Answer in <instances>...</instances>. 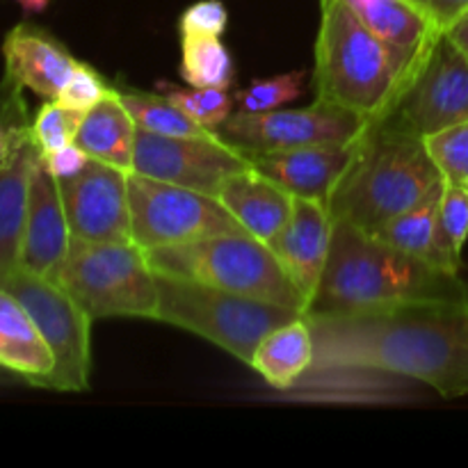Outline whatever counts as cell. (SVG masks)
Returning <instances> with one entry per match:
<instances>
[{"mask_svg": "<svg viewBox=\"0 0 468 468\" xmlns=\"http://www.w3.org/2000/svg\"><path fill=\"white\" fill-rule=\"evenodd\" d=\"M443 181L423 137L379 119L359 137L355 163L327 206L334 222L375 236Z\"/></svg>", "mask_w": 468, "mask_h": 468, "instance_id": "277c9868", "label": "cell"}, {"mask_svg": "<svg viewBox=\"0 0 468 468\" xmlns=\"http://www.w3.org/2000/svg\"><path fill=\"white\" fill-rule=\"evenodd\" d=\"M218 199L240 224L242 231L270 242L286 227L295 197L256 169H250L229 178Z\"/></svg>", "mask_w": 468, "mask_h": 468, "instance_id": "ffe728a7", "label": "cell"}, {"mask_svg": "<svg viewBox=\"0 0 468 468\" xmlns=\"http://www.w3.org/2000/svg\"><path fill=\"white\" fill-rule=\"evenodd\" d=\"M466 186H468V181H466Z\"/></svg>", "mask_w": 468, "mask_h": 468, "instance_id": "f35d334b", "label": "cell"}, {"mask_svg": "<svg viewBox=\"0 0 468 468\" xmlns=\"http://www.w3.org/2000/svg\"><path fill=\"white\" fill-rule=\"evenodd\" d=\"M181 78L190 87L229 90L236 78L233 58L219 37L181 35Z\"/></svg>", "mask_w": 468, "mask_h": 468, "instance_id": "d4e9b609", "label": "cell"}, {"mask_svg": "<svg viewBox=\"0 0 468 468\" xmlns=\"http://www.w3.org/2000/svg\"><path fill=\"white\" fill-rule=\"evenodd\" d=\"M55 283L64 288L91 320H158V274L135 242H87L73 238Z\"/></svg>", "mask_w": 468, "mask_h": 468, "instance_id": "8992f818", "label": "cell"}, {"mask_svg": "<svg viewBox=\"0 0 468 468\" xmlns=\"http://www.w3.org/2000/svg\"><path fill=\"white\" fill-rule=\"evenodd\" d=\"M334 236V218L329 206L320 199L295 197L286 227L268 242L297 291L311 302L327 265ZM309 309V306H306Z\"/></svg>", "mask_w": 468, "mask_h": 468, "instance_id": "5bb4252c", "label": "cell"}, {"mask_svg": "<svg viewBox=\"0 0 468 468\" xmlns=\"http://www.w3.org/2000/svg\"><path fill=\"white\" fill-rule=\"evenodd\" d=\"M155 274L187 279L306 314V297L283 272L268 242L250 233H219L146 251Z\"/></svg>", "mask_w": 468, "mask_h": 468, "instance_id": "5b68a950", "label": "cell"}, {"mask_svg": "<svg viewBox=\"0 0 468 468\" xmlns=\"http://www.w3.org/2000/svg\"><path fill=\"white\" fill-rule=\"evenodd\" d=\"M155 91L163 94L169 103L176 105L183 114L192 122L201 123L204 128L218 131L229 117L236 105L233 96L227 90H210V87H178L169 80L155 82Z\"/></svg>", "mask_w": 468, "mask_h": 468, "instance_id": "83f0119b", "label": "cell"}, {"mask_svg": "<svg viewBox=\"0 0 468 468\" xmlns=\"http://www.w3.org/2000/svg\"><path fill=\"white\" fill-rule=\"evenodd\" d=\"M318 368L373 370L468 396V300L356 314H304Z\"/></svg>", "mask_w": 468, "mask_h": 468, "instance_id": "6da1fadb", "label": "cell"}, {"mask_svg": "<svg viewBox=\"0 0 468 468\" xmlns=\"http://www.w3.org/2000/svg\"><path fill=\"white\" fill-rule=\"evenodd\" d=\"M0 286L26 306L53 350L55 373L48 388L87 391L91 368V315L59 283L23 268L0 279Z\"/></svg>", "mask_w": 468, "mask_h": 468, "instance_id": "9c48e42d", "label": "cell"}, {"mask_svg": "<svg viewBox=\"0 0 468 468\" xmlns=\"http://www.w3.org/2000/svg\"><path fill=\"white\" fill-rule=\"evenodd\" d=\"M254 169L250 155L222 135L169 137L137 128L133 172L218 197L231 176Z\"/></svg>", "mask_w": 468, "mask_h": 468, "instance_id": "8fae6325", "label": "cell"}, {"mask_svg": "<svg viewBox=\"0 0 468 468\" xmlns=\"http://www.w3.org/2000/svg\"><path fill=\"white\" fill-rule=\"evenodd\" d=\"M468 300L457 272L402 254L347 222H334L323 279L306 314H356Z\"/></svg>", "mask_w": 468, "mask_h": 468, "instance_id": "7a4b0ae2", "label": "cell"}, {"mask_svg": "<svg viewBox=\"0 0 468 468\" xmlns=\"http://www.w3.org/2000/svg\"><path fill=\"white\" fill-rule=\"evenodd\" d=\"M128 174L91 158L78 176L58 181L73 238L87 242L133 240Z\"/></svg>", "mask_w": 468, "mask_h": 468, "instance_id": "4fadbf2b", "label": "cell"}, {"mask_svg": "<svg viewBox=\"0 0 468 468\" xmlns=\"http://www.w3.org/2000/svg\"><path fill=\"white\" fill-rule=\"evenodd\" d=\"M347 5L379 39L419 58L441 35L414 0H347Z\"/></svg>", "mask_w": 468, "mask_h": 468, "instance_id": "603a6c76", "label": "cell"}, {"mask_svg": "<svg viewBox=\"0 0 468 468\" xmlns=\"http://www.w3.org/2000/svg\"><path fill=\"white\" fill-rule=\"evenodd\" d=\"M5 375H9V373H7V370L0 368V382H3V379H5Z\"/></svg>", "mask_w": 468, "mask_h": 468, "instance_id": "74e56055", "label": "cell"}, {"mask_svg": "<svg viewBox=\"0 0 468 468\" xmlns=\"http://www.w3.org/2000/svg\"><path fill=\"white\" fill-rule=\"evenodd\" d=\"M119 99L126 105L131 112L133 122L142 131L155 133V135H169V137H213L218 131L204 128L201 123L192 122L187 114L174 103H169L163 94H146V91H126L117 90Z\"/></svg>", "mask_w": 468, "mask_h": 468, "instance_id": "484cf974", "label": "cell"}, {"mask_svg": "<svg viewBox=\"0 0 468 468\" xmlns=\"http://www.w3.org/2000/svg\"><path fill=\"white\" fill-rule=\"evenodd\" d=\"M387 122L419 137L468 122V55L446 32L437 37Z\"/></svg>", "mask_w": 468, "mask_h": 468, "instance_id": "7c38bea8", "label": "cell"}, {"mask_svg": "<svg viewBox=\"0 0 468 468\" xmlns=\"http://www.w3.org/2000/svg\"><path fill=\"white\" fill-rule=\"evenodd\" d=\"M91 155L87 154L82 146H78L76 142L73 144L62 146L58 151H50V154L41 155V165H44L46 172L50 174L58 181H67V178L78 176L82 169L90 165Z\"/></svg>", "mask_w": 468, "mask_h": 468, "instance_id": "836d02e7", "label": "cell"}, {"mask_svg": "<svg viewBox=\"0 0 468 468\" xmlns=\"http://www.w3.org/2000/svg\"><path fill=\"white\" fill-rule=\"evenodd\" d=\"M306 69H297V71L279 73L272 78H256L251 80L245 90H238L233 94L238 110L242 112H270V110H279L282 105L297 101L306 90Z\"/></svg>", "mask_w": 468, "mask_h": 468, "instance_id": "f1b7e54d", "label": "cell"}, {"mask_svg": "<svg viewBox=\"0 0 468 468\" xmlns=\"http://www.w3.org/2000/svg\"><path fill=\"white\" fill-rule=\"evenodd\" d=\"M131 238L144 251L219 233H245L218 197L128 174Z\"/></svg>", "mask_w": 468, "mask_h": 468, "instance_id": "ba28073f", "label": "cell"}, {"mask_svg": "<svg viewBox=\"0 0 468 468\" xmlns=\"http://www.w3.org/2000/svg\"><path fill=\"white\" fill-rule=\"evenodd\" d=\"M414 3L428 14L439 32H446L451 23L468 12V0H414Z\"/></svg>", "mask_w": 468, "mask_h": 468, "instance_id": "e575fe53", "label": "cell"}, {"mask_svg": "<svg viewBox=\"0 0 468 468\" xmlns=\"http://www.w3.org/2000/svg\"><path fill=\"white\" fill-rule=\"evenodd\" d=\"M112 91L114 87L108 85L94 67H90L85 62H78V67L73 69L67 85L62 87V91H59V96L55 101H59V103L69 105L73 110H80V112H87L99 101L112 94Z\"/></svg>", "mask_w": 468, "mask_h": 468, "instance_id": "1f68e13d", "label": "cell"}, {"mask_svg": "<svg viewBox=\"0 0 468 468\" xmlns=\"http://www.w3.org/2000/svg\"><path fill=\"white\" fill-rule=\"evenodd\" d=\"M229 26V9L222 0H199L190 5L178 18L181 35L222 37Z\"/></svg>", "mask_w": 468, "mask_h": 468, "instance_id": "d6a6232c", "label": "cell"}, {"mask_svg": "<svg viewBox=\"0 0 468 468\" xmlns=\"http://www.w3.org/2000/svg\"><path fill=\"white\" fill-rule=\"evenodd\" d=\"M315 338L306 315L272 329L251 355L250 366L279 391L295 387L314 368Z\"/></svg>", "mask_w": 468, "mask_h": 468, "instance_id": "44dd1931", "label": "cell"}, {"mask_svg": "<svg viewBox=\"0 0 468 468\" xmlns=\"http://www.w3.org/2000/svg\"><path fill=\"white\" fill-rule=\"evenodd\" d=\"M5 85L30 90L46 101H55L78 67L67 46L44 27L18 23L3 41Z\"/></svg>", "mask_w": 468, "mask_h": 468, "instance_id": "ac0fdd59", "label": "cell"}, {"mask_svg": "<svg viewBox=\"0 0 468 468\" xmlns=\"http://www.w3.org/2000/svg\"><path fill=\"white\" fill-rule=\"evenodd\" d=\"M425 146L437 163L443 181H468V122L455 123V126L425 137Z\"/></svg>", "mask_w": 468, "mask_h": 468, "instance_id": "4dcf8cb0", "label": "cell"}, {"mask_svg": "<svg viewBox=\"0 0 468 468\" xmlns=\"http://www.w3.org/2000/svg\"><path fill=\"white\" fill-rule=\"evenodd\" d=\"M158 323L197 334L245 364L272 329L304 315L288 306L165 274H158Z\"/></svg>", "mask_w": 468, "mask_h": 468, "instance_id": "52a82bcc", "label": "cell"}, {"mask_svg": "<svg viewBox=\"0 0 468 468\" xmlns=\"http://www.w3.org/2000/svg\"><path fill=\"white\" fill-rule=\"evenodd\" d=\"M41 154L26 114L14 119L9 144L0 155V279L18 268L23 229H26L30 181Z\"/></svg>", "mask_w": 468, "mask_h": 468, "instance_id": "e0dca14e", "label": "cell"}, {"mask_svg": "<svg viewBox=\"0 0 468 468\" xmlns=\"http://www.w3.org/2000/svg\"><path fill=\"white\" fill-rule=\"evenodd\" d=\"M370 122L341 105L315 99L311 108L242 112L218 128L219 135L245 154L302 149V146L350 144L364 135Z\"/></svg>", "mask_w": 468, "mask_h": 468, "instance_id": "30bf717a", "label": "cell"}, {"mask_svg": "<svg viewBox=\"0 0 468 468\" xmlns=\"http://www.w3.org/2000/svg\"><path fill=\"white\" fill-rule=\"evenodd\" d=\"M85 112L73 110L59 101H48L37 110L35 119L30 122L32 140H35L39 154H50L62 146L73 144L80 128Z\"/></svg>", "mask_w": 468, "mask_h": 468, "instance_id": "f546056e", "label": "cell"}, {"mask_svg": "<svg viewBox=\"0 0 468 468\" xmlns=\"http://www.w3.org/2000/svg\"><path fill=\"white\" fill-rule=\"evenodd\" d=\"M14 3L21 5V9L26 14H39L48 7L50 0H14Z\"/></svg>", "mask_w": 468, "mask_h": 468, "instance_id": "8d00e7d4", "label": "cell"}, {"mask_svg": "<svg viewBox=\"0 0 468 468\" xmlns=\"http://www.w3.org/2000/svg\"><path fill=\"white\" fill-rule=\"evenodd\" d=\"M446 35L451 37V41L457 48H462L468 55V12L462 14L455 23L446 27Z\"/></svg>", "mask_w": 468, "mask_h": 468, "instance_id": "d590c367", "label": "cell"}, {"mask_svg": "<svg viewBox=\"0 0 468 468\" xmlns=\"http://www.w3.org/2000/svg\"><path fill=\"white\" fill-rule=\"evenodd\" d=\"M71 227L58 178L50 176L39 163L30 181L18 268L55 282L71 250Z\"/></svg>", "mask_w": 468, "mask_h": 468, "instance_id": "9a60e30c", "label": "cell"}, {"mask_svg": "<svg viewBox=\"0 0 468 468\" xmlns=\"http://www.w3.org/2000/svg\"><path fill=\"white\" fill-rule=\"evenodd\" d=\"M320 30L315 39V94L368 119L387 117L425 55H411L379 39L347 5L320 0ZM430 50V48H428Z\"/></svg>", "mask_w": 468, "mask_h": 468, "instance_id": "3957f363", "label": "cell"}, {"mask_svg": "<svg viewBox=\"0 0 468 468\" xmlns=\"http://www.w3.org/2000/svg\"><path fill=\"white\" fill-rule=\"evenodd\" d=\"M356 151H359V140L350 144L302 146V149L263 151V154L247 155L256 172L282 186L292 197L320 199L327 204L350 165L355 163Z\"/></svg>", "mask_w": 468, "mask_h": 468, "instance_id": "2e32d148", "label": "cell"}, {"mask_svg": "<svg viewBox=\"0 0 468 468\" xmlns=\"http://www.w3.org/2000/svg\"><path fill=\"white\" fill-rule=\"evenodd\" d=\"M137 126L131 112L119 99V91L105 96L103 101L87 110L78 128L76 144L82 146L94 160L105 165L133 172V155H135Z\"/></svg>", "mask_w": 468, "mask_h": 468, "instance_id": "7402d4cb", "label": "cell"}, {"mask_svg": "<svg viewBox=\"0 0 468 468\" xmlns=\"http://www.w3.org/2000/svg\"><path fill=\"white\" fill-rule=\"evenodd\" d=\"M443 195V181L434 186L423 199L410 210L393 218L391 222L384 224L375 238L384 245L393 247V250L402 251V254L416 256L420 261L437 265V268L446 270L441 263V254H439V206H441ZM451 272V270H448Z\"/></svg>", "mask_w": 468, "mask_h": 468, "instance_id": "cb8c5ba5", "label": "cell"}, {"mask_svg": "<svg viewBox=\"0 0 468 468\" xmlns=\"http://www.w3.org/2000/svg\"><path fill=\"white\" fill-rule=\"evenodd\" d=\"M439 254L443 268L460 272L462 251L468 240V186L443 181L441 206H439Z\"/></svg>", "mask_w": 468, "mask_h": 468, "instance_id": "4316f807", "label": "cell"}, {"mask_svg": "<svg viewBox=\"0 0 468 468\" xmlns=\"http://www.w3.org/2000/svg\"><path fill=\"white\" fill-rule=\"evenodd\" d=\"M0 368L32 387L48 388L55 356L26 306L0 286Z\"/></svg>", "mask_w": 468, "mask_h": 468, "instance_id": "d6986e66", "label": "cell"}]
</instances>
